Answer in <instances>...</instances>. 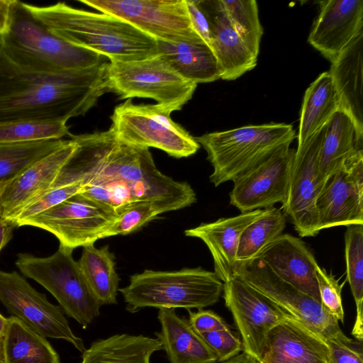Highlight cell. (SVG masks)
Returning a JSON list of instances; mask_svg holds the SVG:
<instances>
[{
    "mask_svg": "<svg viewBox=\"0 0 363 363\" xmlns=\"http://www.w3.org/2000/svg\"><path fill=\"white\" fill-rule=\"evenodd\" d=\"M330 348L329 363H363L362 353L353 346L327 342Z\"/></svg>",
    "mask_w": 363,
    "mask_h": 363,
    "instance_id": "obj_42",
    "label": "cell"
},
{
    "mask_svg": "<svg viewBox=\"0 0 363 363\" xmlns=\"http://www.w3.org/2000/svg\"><path fill=\"white\" fill-rule=\"evenodd\" d=\"M8 184H9V183H0V215H1V197H2L3 193H4V190H5V189L7 186Z\"/></svg>",
    "mask_w": 363,
    "mask_h": 363,
    "instance_id": "obj_48",
    "label": "cell"
},
{
    "mask_svg": "<svg viewBox=\"0 0 363 363\" xmlns=\"http://www.w3.org/2000/svg\"><path fill=\"white\" fill-rule=\"evenodd\" d=\"M75 147L72 139L65 140L9 183L1 197L0 216L12 222L28 204L47 191Z\"/></svg>",
    "mask_w": 363,
    "mask_h": 363,
    "instance_id": "obj_20",
    "label": "cell"
},
{
    "mask_svg": "<svg viewBox=\"0 0 363 363\" xmlns=\"http://www.w3.org/2000/svg\"><path fill=\"white\" fill-rule=\"evenodd\" d=\"M107 80L109 91L121 99H152L171 113L182 109L197 86L158 55L138 61L110 62Z\"/></svg>",
    "mask_w": 363,
    "mask_h": 363,
    "instance_id": "obj_9",
    "label": "cell"
},
{
    "mask_svg": "<svg viewBox=\"0 0 363 363\" xmlns=\"http://www.w3.org/2000/svg\"><path fill=\"white\" fill-rule=\"evenodd\" d=\"M329 357L327 342L289 315L269 332L258 363H329Z\"/></svg>",
    "mask_w": 363,
    "mask_h": 363,
    "instance_id": "obj_19",
    "label": "cell"
},
{
    "mask_svg": "<svg viewBox=\"0 0 363 363\" xmlns=\"http://www.w3.org/2000/svg\"><path fill=\"white\" fill-rule=\"evenodd\" d=\"M334 83L340 109L363 132V30L331 62L328 72Z\"/></svg>",
    "mask_w": 363,
    "mask_h": 363,
    "instance_id": "obj_24",
    "label": "cell"
},
{
    "mask_svg": "<svg viewBox=\"0 0 363 363\" xmlns=\"http://www.w3.org/2000/svg\"><path fill=\"white\" fill-rule=\"evenodd\" d=\"M324 127L303 145L297 147L286 201L281 209L301 237H311L318 227L316 200L323 186L319 182V157Z\"/></svg>",
    "mask_w": 363,
    "mask_h": 363,
    "instance_id": "obj_15",
    "label": "cell"
},
{
    "mask_svg": "<svg viewBox=\"0 0 363 363\" xmlns=\"http://www.w3.org/2000/svg\"><path fill=\"white\" fill-rule=\"evenodd\" d=\"M160 332L155 333L170 363H217L216 354L188 319L180 317L173 308L159 309Z\"/></svg>",
    "mask_w": 363,
    "mask_h": 363,
    "instance_id": "obj_25",
    "label": "cell"
},
{
    "mask_svg": "<svg viewBox=\"0 0 363 363\" xmlns=\"http://www.w3.org/2000/svg\"><path fill=\"white\" fill-rule=\"evenodd\" d=\"M0 301L9 313L38 334L71 343L83 353V340L72 332L62 309L51 303L16 272L0 269Z\"/></svg>",
    "mask_w": 363,
    "mask_h": 363,
    "instance_id": "obj_13",
    "label": "cell"
},
{
    "mask_svg": "<svg viewBox=\"0 0 363 363\" xmlns=\"http://www.w3.org/2000/svg\"><path fill=\"white\" fill-rule=\"evenodd\" d=\"M315 277L318 283L320 302L328 312L339 322H344V310L342 301V289L345 281L339 284L337 279L319 265L316 268Z\"/></svg>",
    "mask_w": 363,
    "mask_h": 363,
    "instance_id": "obj_39",
    "label": "cell"
},
{
    "mask_svg": "<svg viewBox=\"0 0 363 363\" xmlns=\"http://www.w3.org/2000/svg\"><path fill=\"white\" fill-rule=\"evenodd\" d=\"M158 55L183 78L195 84L220 79V71L211 49L204 42L157 41Z\"/></svg>",
    "mask_w": 363,
    "mask_h": 363,
    "instance_id": "obj_27",
    "label": "cell"
},
{
    "mask_svg": "<svg viewBox=\"0 0 363 363\" xmlns=\"http://www.w3.org/2000/svg\"><path fill=\"white\" fill-rule=\"evenodd\" d=\"M346 281L356 304V318L352 334L362 342L363 336V225L348 226L345 234Z\"/></svg>",
    "mask_w": 363,
    "mask_h": 363,
    "instance_id": "obj_33",
    "label": "cell"
},
{
    "mask_svg": "<svg viewBox=\"0 0 363 363\" xmlns=\"http://www.w3.org/2000/svg\"><path fill=\"white\" fill-rule=\"evenodd\" d=\"M7 324V318H5L0 313V337L2 338Z\"/></svg>",
    "mask_w": 363,
    "mask_h": 363,
    "instance_id": "obj_47",
    "label": "cell"
},
{
    "mask_svg": "<svg viewBox=\"0 0 363 363\" xmlns=\"http://www.w3.org/2000/svg\"><path fill=\"white\" fill-rule=\"evenodd\" d=\"M89 147L91 168L80 192L117 214L143 201H165L182 208L196 202L186 182L164 175L156 167L149 148L119 140L112 129L83 134Z\"/></svg>",
    "mask_w": 363,
    "mask_h": 363,
    "instance_id": "obj_1",
    "label": "cell"
},
{
    "mask_svg": "<svg viewBox=\"0 0 363 363\" xmlns=\"http://www.w3.org/2000/svg\"><path fill=\"white\" fill-rule=\"evenodd\" d=\"M28 9L55 35L110 62H132L158 55L157 41L117 17L73 8L65 3Z\"/></svg>",
    "mask_w": 363,
    "mask_h": 363,
    "instance_id": "obj_3",
    "label": "cell"
},
{
    "mask_svg": "<svg viewBox=\"0 0 363 363\" xmlns=\"http://www.w3.org/2000/svg\"><path fill=\"white\" fill-rule=\"evenodd\" d=\"M78 264L101 306L117 303L120 279L116 270L115 256L108 247L98 249L94 244L83 247Z\"/></svg>",
    "mask_w": 363,
    "mask_h": 363,
    "instance_id": "obj_31",
    "label": "cell"
},
{
    "mask_svg": "<svg viewBox=\"0 0 363 363\" xmlns=\"http://www.w3.org/2000/svg\"><path fill=\"white\" fill-rule=\"evenodd\" d=\"M72 252L59 246L47 257L21 253L16 265L24 277L47 289L63 312L85 329L100 314L101 304L89 288Z\"/></svg>",
    "mask_w": 363,
    "mask_h": 363,
    "instance_id": "obj_7",
    "label": "cell"
},
{
    "mask_svg": "<svg viewBox=\"0 0 363 363\" xmlns=\"http://www.w3.org/2000/svg\"><path fill=\"white\" fill-rule=\"evenodd\" d=\"M319 4L308 41L332 62L363 30V1L328 0Z\"/></svg>",
    "mask_w": 363,
    "mask_h": 363,
    "instance_id": "obj_18",
    "label": "cell"
},
{
    "mask_svg": "<svg viewBox=\"0 0 363 363\" xmlns=\"http://www.w3.org/2000/svg\"><path fill=\"white\" fill-rule=\"evenodd\" d=\"M188 311L189 323L199 335L230 328L226 322L212 311L199 309L196 312L190 310H188Z\"/></svg>",
    "mask_w": 363,
    "mask_h": 363,
    "instance_id": "obj_41",
    "label": "cell"
},
{
    "mask_svg": "<svg viewBox=\"0 0 363 363\" xmlns=\"http://www.w3.org/2000/svg\"><path fill=\"white\" fill-rule=\"evenodd\" d=\"M233 276L265 296L326 342L352 346L353 340L342 332L339 321L320 302L281 279L258 257L235 264Z\"/></svg>",
    "mask_w": 363,
    "mask_h": 363,
    "instance_id": "obj_8",
    "label": "cell"
},
{
    "mask_svg": "<svg viewBox=\"0 0 363 363\" xmlns=\"http://www.w3.org/2000/svg\"><path fill=\"white\" fill-rule=\"evenodd\" d=\"M118 214L108 206L78 193L55 206L23 222L54 235L60 246L73 250L101 239Z\"/></svg>",
    "mask_w": 363,
    "mask_h": 363,
    "instance_id": "obj_12",
    "label": "cell"
},
{
    "mask_svg": "<svg viewBox=\"0 0 363 363\" xmlns=\"http://www.w3.org/2000/svg\"><path fill=\"white\" fill-rule=\"evenodd\" d=\"M257 257L281 279L320 302L315 277L318 264L302 240L282 233Z\"/></svg>",
    "mask_w": 363,
    "mask_h": 363,
    "instance_id": "obj_22",
    "label": "cell"
},
{
    "mask_svg": "<svg viewBox=\"0 0 363 363\" xmlns=\"http://www.w3.org/2000/svg\"><path fill=\"white\" fill-rule=\"evenodd\" d=\"M223 292L241 336L242 352L258 363L269 332L289 314L235 276L223 283Z\"/></svg>",
    "mask_w": 363,
    "mask_h": 363,
    "instance_id": "obj_14",
    "label": "cell"
},
{
    "mask_svg": "<svg viewBox=\"0 0 363 363\" xmlns=\"http://www.w3.org/2000/svg\"><path fill=\"white\" fill-rule=\"evenodd\" d=\"M14 0H0V38L7 30Z\"/></svg>",
    "mask_w": 363,
    "mask_h": 363,
    "instance_id": "obj_44",
    "label": "cell"
},
{
    "mask_svg": "<svg viewBox=\"0 0 363 363\" xmlns=\"http://www.w3.org/2000/svg\"><path fill=\"white\" fill-rule=\"evenodd\" d=\"M223 289V282L214 272L197 267L172 272L145 269L132 275L130 284L118 291L126 309L135 313L145 307L203 309L216 303Z\"/></svg>",
    "mask_w": 363,
    "mask_h": 363,
    "instance_id": "obj_6",
    "label": "cell"
},
{
    "mask_svg": "<svg viewBox=\"0 0 363 363\" xmlns=\"http://www.w3.org/2000/svg\"><path fill=\"white\" fill-rule=\"evenodd\" d=\"M225 13L242 41L257 57L263 28L255 0H220Z\"/></svg>",
    "mask_w": 363,
    "mask_h": 363,
    "instance_id": "obj_36",
    "label": "cell"
},
{
    "mask_svg": "<svg viewBox=\"0 0 363 363\" xmlns=\"http://www.w3.org/2000/svg\"><path fill=\"white\" fill-rule=\"evenodd\" d=\"M80 2L126 21L156 41L204 42L192 27L186 0H81Z\"/></svg>",
    "mask_w": 363,
    "mask_h": 363,
    "instance_id": "obj_11",
    "label": "cell"
},
{
    "mask_svg": "<svg viewBox=\"0 0 363 363\" xmlns=\"http://www.w3.org/2000/svg\"><path fill=\"white\" fill-rule=\"evenodd\" d=\"M82 188L83 184H74L49 189L28 204L12 222L19 227L23 222L80 193Z\"/></svg>",
    "mask_w": 363,
    "mask_h": 363,
    "instance_id": "obj_38",
    "label": "cell"
},
{
    "mask_svg": "<svg viewBox=\"0 0 363 363\" xmlns=\"http://www.w3.org/2000/svg\"><path fill=\"white\" fill-rule=\"evenodd\" d=\"M186 4L194 31L211 47L210 29L206 16L197 4L196 0H186Z\"/></svg>",
    "mask_w": 363,
    "mask_h": 363,
    "instance_id": "obj_43",
    "label": "cell"
},
{
    "mask_svg": "<svg viewBox=\"0 0 363 363\" xmlns=\"http://www.w3.org/2000/svg\"><path fill=\"white\" fill-rule=\"evenodd\" d=\"M0 363H2V338L0 337Z\"/></svg>",
    "mask_w": 363,
    "mask_h": 363,
    "instance_id": "obj_49",
    "label": "cell"
},
{
    "mask_svg": "<svg viewBox=\"0 0 363 363\" xmlns=\"http://www.w3.org/2000/svg\"><path fill=\"white\" fill-rule=\"evenodd\" d=\"M217 363H257L252 357L242 352L235 357L222 362Z\"/></svg>",
    "mask_w": 363,
    "mask_h": 363,
    "instance_id": "obj_46",
    "label": "cell"
},
{
    "mask_svg": "<svg viewBox=\"0 0 363 363\" xmlns=\"http://www.w3.org/2000/svg\"><path fill=\"white\" fill-rule=\"evenodd\" d=\"M296 150L286 146L235 178L230 203L241 213L286 201Z\"/></svg>",
    "mask_w": 363,
    "mask_h": 363,
    "instance_id": "obj_16",
    "label": "cell"
},
{
    "mask_svg": "<svg viewBox=\"0 0 363 363\" xmlns=\"http://www.w3.org/2000/svg\"><path fill=\"white\" fill-rule=\"evenodd\" d=\"M107 61L57 73L18 66L0 48V124L65 121L84 115L109 91Z\"/></svg>",
    "mask_w": 363,
    "mask_h": 363,
    "instance_id": "obj_2",
    "label": "cell"
},
{
    "mask_svg": "<svg viewBox=\"0 0 363 363\" xmlns=\"http://www.w3.org/2000/svg\"><path fill=\"white\" fill-rule=\"evenodd\" d=\"M315 206L319 231L363 225V150L347 160L326 180Z\"/></svg>",
    "mask_w": 363,
    "mask_h": 363,
    "instance_id": "obj_17",
    "label": "cell"
},
{
    "mask_svg": "<svg viewBox=\"0 0 363 363\" xmlns=\"http://www.w3.org/2000/svg\"><path fill=\"white\" fill-rule=\"evenodd\" d=\"M340 109L337 91L328 72L321 73L306 89L300 113L298 145L319 132Z\"/></svg>",
    "mask_w": 363,
    "mask_h": 363,
    "instance_id": "obj_29",
    "label": "cell"
},
{
    "mask_svg": "<svg viewBox=\"0 0 363 363\" xmlns=\"http://www.w3.org/2000/svg\"><path fill=\"white\" fill-rule=\"evenodd\" d=\"M65 140L0 143V183H9L28 167L60 147Z\"/></svg>",
    "mask_w": 363,
    "mask_h": 363,
    "instance_id": "obj_34",
    "label": "cell"
},
{
    "mask_svg": "<svg viewBox=\"0 0 363 363\" xmlns=\"http://www.w3.org/2000/svg\"><path fill=\"white\" fill-rule=\"evenodd\" d=\"M209 25L211 47L220 71V79L235 80L257 65L249 50L232 26L220 0L196 1Z\"/></svg>",
    "mask_w": 363,
    "mask_h": 363,
    "instance_id": "obj_21",
    "label": "cell"
},
{
    "mask_svg": "<svg viewBox=\"0 0 363 363\" xmlns=\"http://www.w3.org/2000/svg\"><path fill=\"white\" fill-rule=\"evenodd\" d=\"M200 335L216 354L218 362L229 360L243 350L241 340L230 328L205 333Z\"/></svg>",
    "mask_w": 363,
    "mask_h": 363,
    "instance_id": "obj_40",
    "label": "cell"
},
{
    "mask_svg": "<svg viewBox=\"0 0 363 363\" xmlns=\"http://www.w3.org/2000/svg\"><path fill=\"white\" fill-rule=\"evenodd\" d=\"M295 136L291 125L270 123L206 133L195 139L207 152L213 168L209 179L218 186L290 146Z\"/></svg>",
    "mask_w": 363,
    "mask_h": 363,
    "instance_id": "obj_5",
    "label": "cell"
},
{
    "mask_svg": "<svg viewBox=\"0 0 363 363\" xmlns=\"http://www.w3.org/2000/svg\"><path fill=\"white\" fill-rule=\"evenodd\" d=\"M16 227L13 222L0 216V251L12 238L13 230Z\"/></svg>",
    "mask_w": 363,
    "mask_h": 363,
    "instance_id": "obj_45",
    "label": "cell"
},
{
    "mask_svg": "<svg viewBox=\"0 0 363 363\" xmlns=\"http://www.w3.org/2000/svg\"><path fill=\"white\" fill-rule=\"evenodd\" d=\"M286 216L276 207L263 209L262 215L242 232L235 264L256 258L260 252L281 235L286 228Z\"/></svg>",
    "mask_w": 363,
    "mask_h": 363,
    "instance_id": "obj_32",
    "label": "cell"
},
{
    "mask_svg": "<svg viewBox=\"0 0 363 363\" xmlns=\"http://www.w3.org/2000/svg\"><path fill=\"white\" fill-rule=\"evenodd\" d=\"M172 202L143 201L132 204L118 214L114 222L103 233L101 239L133 233L158 215L181 209Z\"/></svg>",
    "mask_w": 363,
    "mask_h": 363,
    "instance_id": "obj_37",
    "label": "cell"
},
{
    "mask_svg": "<svg viewBox=\"0 0 363 363\" xmlns=\"http://www.w3.org/2000/svg\"><path fill=\"white\" fill-rule=\"evenodd\" d=\"M363 150V132L346 112L338 109L324 126L319 157V182L326 180L356 152Z\"/></svg>",
    "mask_w": 363,
    "mask_h": 363,
    "instance_id": "obj_26",
    "label": "cell"
},
{
    "mask_svg": "<svg viewBox=\"0 0 363 363\" xmlns=\"http://www.w3.org/2000/svg\"><path fill=\"white\" fill-rule=\"evenodd\" d=\"M0 48L14 64L48 73L82 69L106 62V57L77 47L52 33L28 9L15 1Z\"/></svg>",
    "mask_w": 363,
    "mask_h": 363,
    "instance_id": "obj_4",
    "label": "cell"
},
{
    "mask_svg": "<svg viewBox=\"0 0 363 363\" xmlns=\"http://www.w3.org/2000/svg\"><path fill=\"white\" fill-rule=\"evenodd\" d=\"M71 133L65 121H20L0 124V143L62 139Z\"/></svg>",
    "mask_w": 363,
    "mask_h": 363,
    "instance_id": "obj_35",
    "label": "cell"
},
{
    "mask_svg": "<svg viewBox=\"0 0 363 363\" xmlns=\"http://www.w3.org/2000/svg\"><path fill=\"white\" fill-rule=\"evenodd\" d=\"M162 350L157 338L116 334L93 342L82 353L81 363H150L152 354Z\"/></svg>",
    "mask_w": 363,
    "mask_h": 363,
    "instance_id": "obj_28",
    "label": "cell"
},
{
    "mask_svg": "<svg viewBox=\"0 0 363 363\" xmlns=\"http://www.w3.org/2000/svg\"><path fill=\"white\" fill-rule=\"evenodd\" d=\"M257 209L187 229V237L197 238L208 247L214 263V273L224 283L233 277L241 235L262 213Z\"/></svg>",
    "mask_w": 363,
    "mask_h": 363,
    "instance_id": "obj_23",
    "label": "cell"
},
{
    "mask_svg": "<svg viewBox=\"0 0 363 363\" xmlns=\"http://www.w3.org/2000/svg\"><path fill=\"white\" fill-rule=\"evenodd\" d=\"M170 113L158 104L137 105L128 99L115 107L111 128L128 144L158 148L176 158L193 155L200 145Z\"/></svg>",
    "mask_w": 363,
    "mask_h": 363,
    "instance_id": "obj_10",
    "label": "cell"
},
{
    "mask_svg": "<svg viewBox=\"0 0 363 363\" xmlns=\"http://www.w3.org/2000/svg\"><path fill=\"white\" fill-rule=\"evenodd\" d=\"M2 363H61L46 337L14 315L7 318L2 337Z\"/></svg>",
    "mask_w": 363,
    "mask_h": 363,
    "instance_id": "obj_30",
    "label": "cell"
}]
</instances>
